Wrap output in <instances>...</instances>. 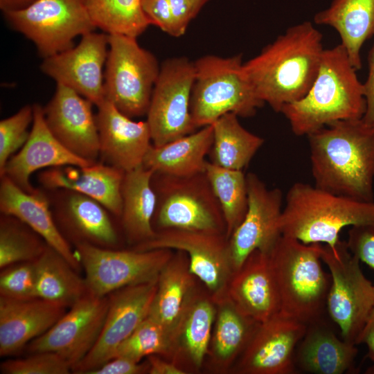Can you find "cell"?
<instances>
[{"label":"cell","instance_id":"40","mask_svg":"<svg viewBox=\"0 0 374 374\" xmlns=\"http://www.w3.org/2000/svg\"><path fill=\"white\" fill-rule=\"evenodd\" d=\"M33 105H25L0 121V172L14 153L27 141L29 125L33 121Z\"/></svg>","mask_w":374,"mask_h":374},{"label":"cell","instance_id":"46","mask_svg":"<svg viewBox=\"0 0 374 374\" xmlns=\"http://www.w3.org/2000/svg\"><path fill=\"white\" fill-rule=\"evenodd\" d=\"M175 31V37L182 36L196 17L192 0H168Z\"/></svg>","mask_w":374,"mask_h":374},{"label":"cell","instance_id":"39","mask_svg":"<svg viewBox=\"0 0 374 374\" xmlns=\"http://www.w3.org/2000/svg\"><path fill=\"white\" fill-rule=\"evenodd\" d=\"M152 355L172 361L175 355V339L166 328L148 316L121 344L114 357H125L141 362L143 357Z\"/></svg>","mask_w":374,"mask_h":374},{"label":"cell","instance_id":"16","mask_svg":"<svg viewBox=\"0 0 374 374\" xmlns=\"http://www.w3.org/2000/svg\"><path fill=\"white\" fill-rule=\"evenodd\" d=\"M157 282L130 285L107 296L104 324L93 348L72 371L87 374L112 359L118 347L148 317L157 290Z\"/></svg>","mask_w":374,"mask_h":374},{"label":"cell","instance_id":"37","mask_svg":"<svg viewBox=\"0 0 374 374\" xmlns=\"http://www.w3.org/2000/svg\"><path fill=\"white\" fill-rule=\"evenodd\" d=\"M96 28L107 35L119 34L137 38L150 25L141 0H84Z\"/></svg>","mask_w":374,"mask_h":374},{"label":"cell","instance_id":"50","mask_svg":"<svg viewBox=\"0 0 374 374\" xmlns=\"http://www.w3.org/2000/svg\"><path fill=\"white\" fill-rule=\"evenodd\" d=\"M36 0H0V9L3 13L20 10L29 6Z\"/></svg>","mask_w":374,"mask_h":374},{"label":"cell","instance_id":"25","mask_svg":"<svg viewBox=\"0 0 374 374\" xmlns=\"http://www.w3.org/2000/svg\"><path fill=\"white\" fill-rule=\"evenodd\" d=\"M66 306L41 298L17 300L0 296V355H14L46 332Z\"/></svg>","mask_w":374,"mask_h":374},{"label":"cell","instance_id":"14","mask_svg":"<svg viewBox=\"0 0 374 374\" xmlns=\"http://www.w3.org/2000/svg\"><path fill=\"white\" fill-rule=\"evenodd\" d=\"M107 308V296H96L87 292L25 349L30 353H55L64 358L72 368L94 346L102 330Z\"/></svg>","mask_w":374,"mask_h":374},{"label":"cell","instance_id":"15","mask_svg":"<svg viewBox=\"0 0 374 374\" xmlns=\"http://www.w3.org/2000/svg\"><path fill=\"white\" fill-rule=\"evenodd\" d=\"M248 207L245 216L229 238L235 271L255 250L269 253L282 235L280 220L283 196L269 188L254 173L246 175Z\"/></svg>","mask_w":374,"mask_h":374},{"label":"cell","instance_id":"6","mask_svg":"<svg viewBox=\"0 0 374 374\" xmlns=\"http://www.w3.org/2000/svg\"><path fill=\"white\" fill-rule=\"evenodd\" d=\"M194 64L190 114L197 129L212 125L228 113L253 116L265 104L244 75L241 54L229 57L205 55Z\"/></svg>","mask_w":374,"mask_h":374},{"label":"cell","instance_id":"23","mask_svg":"<svg viewBox=\"0 0 374 374\" xmlns=\"http://www.w3.org/2000/svg\"><path fill=\"white\" fill-rule=\"evenodd\" d=\"M226 294L258 323L280 313V297L269 253L253 251L233 273Z\"/></svg>","mask_w":374,"mask_h":374},{"label":"cell","instance_id":"29","mask_svg":"<svg viewBox=\"0 0 374 374\" xmlns=\"http://www.w3.org/2000/svg\"><path fill=\"white\" fill-rule=\"evenodd\" d=\"M215 301L216 314L206 361L211 371L229 373L260 323L242 312L226 294Z\"/></svg>","mask_w":374,"mask_h":374},{"label":"cell","instance_id":"38","mask_svg":"<svg viewBox=\"0 0 374 374\" xmlns=\"http://www.w3.org/2000/svg\"><path fill=\"white\" fill-rule=\"evenodd\" d=\"M48 244L18 218L2 214L0 217V268L37 259Z\"/></svg>","mask_w":374,"mask_h":374},{"label":"cell","instance_id":"34","mask_svg":"<svg viewBox=\"0 0 374 374\" xmlns=\"http://www.w3.org/2000/svg\"><path fill=\"white\" fill-rule=\"evenodd\" d=\"M35 264L38 298L71 307L88 292L84 278L51 247L47 246Z\"/></svg>","mask_w":374,"mask_h":374},{"label":"cell","instance_id":"19","mask_svg":"<svg viewBox=\"0 0 374 374\" xmlns=\"http://www.w3.org/2000/svg\"><path fill=\"white\" fill-rule=\"evenodd\" d=\"M92 105L74 90L57 84L53 98L43 109L53 135L75 155L95 163L99 157L100 143Z\"/></svg>","mask_w":374,"mask_h":374},{"label":"cell","instance_id":"43","mask_svg":"<svg viewBox=\"0 0 374 374\" xmlns=\"http://www.w3.org/2000/svg\"><path fill=\"white\" fill-rule=\"evenodd\" d=\"M346 243L354 256L374 269V222L351 226Z\"/></svg>","mask_w":374,"mask_h":374},{"label":"cell","instance_id":"36","mask_svg":"<svg viewBox=\"0 0 374 374\" xmlns=\"http://www.w3.org/2000/svg\"><path fill=\"white\" fill-rule=\"evenodd\" d=\"M204 173L220 205L229 239L247 211V177L242 170L224 168L208 161Z\"/></svg>","mask_w":374,"mask_h":374},{"label":"cell","instance_id":"20","mask_svg":"<svg viewBox=\"0 0 374 374\" xmlns=\"http://www.w3.org/2000/svg\"><path fill=\"white\" fill-rule=\"evenodd\" d=\"M48 195L55 222L74 244L87 243L116 249L118 235L111 213L96 199L82 193L65 190H51Z\"/></svg>","mask_w":374,"mask_h":374},{"label":"cell","instance_id":"10","mask_svg":"<svg viewBox=\"0 0 374 374\" xmlns=\"http://www.w3.org/2000/svg\"><path fill=\"white\" fill-rule=\"evenodd\" d=\"M75 245L87 291L100 297L125 287L157 280L174 253L169 249L118 250L87 243Z\"/></svg>","mask_w":374,"mask_h":374},{"label":"cell","instance_id":"3","mask_svg":"<svg viewBox=\"0 0 374 374\" xmlns=\"http://www.w3.org/2000/svg\"><path fill=\"white\" fill-rule=\"evenodd\" d=\"M344 47L323 51L316 78L300 100L285 105L280 113L296 136H308L334 122L362 118L366 111L363 83Z\"/></svg>","mask_w":374,"mask_h":374},{"label":"cell","instance_id":"2","mask_svg":"<svg viewBox=\"0 0 374 374\" xmlns=\"http://www.w3.org/2000/svg\"><path fill=\"white\" fill-rule=\"evenodd\" d=\"M307 136L315 186L374 202V126L362 118L341 120Z\"/></svg>","mask_w":374,"mask_h":374},{"label":"cell","instance_id":"11","mask_svg":"<svg viewBox=\"0 0 374 374\" xmlns=\"http://www.w3.org/2000/svg\"><path fill=\"white\" fill-rule=\"evenodd\" d=\"M3 14L12 28L31 40L44 58L73 47L75 37L96 28L84 0H36Z\"/></svg>","mask_w":374,"mask_h":374},{"label":"cell","instance_id":"26","mask_svg":"<svg viewBox=\"0 0 374 374\" xmlns=\"http://www.w3.org/2000/svg\"><path fill=\"white\" fill-rule=\"evenodd\" d=\"M0 177L1 213L24 222L77 269L80 260L55 222L47 194L39 190L27 193L8 177Z\"/></svg>","mask_w":374,"mask_h":374},{"label":"cell","instance_id":"32","mask_svg":"<svg viewBox=\"0 0 374 374\" xmlns=\"http://www.w3.org/2000/svg\"><path fill=\"white\" fill-rule=\"evenodd\" d=\"M154 172L141 165L125 173L121 186L120 217L125 238L134 246L152 239L156 194L152 185Z\"/></svg>","mask_w":374,"mask_h":374},{"label":"cell","instance_id":"33","mask_svg":"<svg viewBox=\"0 0 374 374\" xmlns=\"http://www.w3.org/2000/svg\"><path fill=\"white\" fill-rule=\"evenodd\" d=\"M213 141L212 125L159 146L149 148L143 165L154 172L186 177L204 172Z\"/></svg>","mask_w":374,"mask_h":374},{"label":"cell","instance_id":"31","mask_svg":"<svg viewBox=\"0 0 374 374\" xmlns=\"http://www.w3.org/2000/svg\"><path fill=\"white\" fill-rule=\"evenodd\" d=\"M313 21L338 33L352 65L361 69V49L374 36V0H332L328 8L314 15Z\"/></svg>","mask_w":374,"mask_h":374},{"label":"cell","instance_id":"42","mask_svg":"<svg viewBox=\"0 0 374 374\" xmlns=\"http://www.w3.org/2000/svg\"><path fill=\"white\" fill-rule=\"evenodd\" d=\"M27 357L8 359L1 363L2 374H68L71 366L52 352L30 353Z\"/></svg>","mask_w":374,"mask_h":374},{"label":"cell","instance_id":"17","mask_svg":"<svg viewBox=\"0 0 374 374\" xmlns=\"http://www.w3.org/2000/svg\"><path fill=\"white\" fill-rule=\"evenodd\" d=\"M306 328V324L280 313L260 323L229 373H295V351Z\"/></svg>","mask_w":374,"mask_h":374},{"label":"cell","instance_id":"5","mask_svg":"<svg viewBox=\"0 0 374 374\" xmlns=\"http://www.w3.org/2000/svg\"><path fill=\"white\" fill-rule=\"evenodd\" d=\"M321 244L282 235L269 253L280 313L307 326L323 318L331 284L322 266Z\"/></svg>","mask_w":374,"mask_h":374},{"label":"cell","instance_id":"48","mask_svg":"<svg viewBox=\"0 0 374 374\" xmlns=\"http://www.w3.org/2000/svg\"><path fill=\"white\" fill-rule=\"evenodd\" d=\"M148 357V373L149 374H186L187 372L170 360H165L161 356L152 355Z\"/></svg>","mask_w":374,"mask_h":374},{"label":"cell","instance_id":"24","mask_svg":"<svg viewBox=\"0 0 374 374\" xmlns=\"http://www.w3.org/2000/svg\"><path fill=\"white\" fill-rule=\"evenodd\" d=\"M125 172L97 161L89 166H62L47 168L37 175L38 182L48 190L65 189L82 193L103 204L120 217L121 186Z\"/></svg>","mask_w":374,"mask_h":374},{"label":"cell","instance_id":"44","mask_svg":"<svg viewBox=\"0 0 374 374\" xmlns=\"http://www.w3.org/2000/svg\"><path fill=\"white\" fill-rule=\"evenodd\" d=\"M143 11L150 25L175 37V26L168 0H141Z\"/></svg>","mask_w":374,"mask_h":374},{"label":"cell","instance_id":"9","mask_svg":"<svg viewBox=\"0 0 374 374\" xmlns=\"http://www.w3.org/2000/svg\"><path fill=\"white\" fill-rule=\"evenodd\" d=\"M321 257L331 276L326 310L341 338L357 345L374 307V285L363 274L360 260L346 241L339 240L335 247L321 244Z\"/></svg>","mask_w":374,"mask_h":374},{"label":"cell","instance_id":"52","mask_svg":"<svg viewBox=\"0 0 374 374\" xmlns=\"http://www.w3.org/2000/svg\"><path fill=\"white\" fill-rule=\"evenodd\" d=\"M367 371L368 373H374V366L369 368Z\"/></svg>","mask_w":374,"mask_h":374},{"label":"cell","instance_id":"4","mask_svg":"<svg viewBox=\"0 0 374 374\" xmlns=\"http://www.w3.org/2000/svg\"><path fill=\"white\" fill-rule=\"evenodd\" d=\"M372 222L374 202H361L296 182L286 194L280 226L282 235L304 244L335 247L344 228Z\"/></svg>","mask_w":374,"mask_h":374},{"label":"cell","instance_id":"45","mask_svg":"<svg viewBox=\"0 0 374 374\" xmlns=\"http://www.w3.org/2000/svg\"><path fill=\"white\" fill-rule=\"evenodd\" d=\"M147 362L141 363L125 357H115L87 374H142L148 373Z\"/></svg>","mask_w":374,"mask_h":374},{"label":"cell","instance_id":"35","mask_svg":"<svg viewBox=\"0 0 374 374\" xmlns=\"http://www.w3.org/2000/svg\"><path fill=\"white\" fill-rule=\"evenodd\" d=\"M238 118L228 113L212 124L213 141L210 153L212 163L242 170L263 145L264 139L246 130Z\"/></svg>","mask_w":374,"mask_h":374},{"label":"cell","instance_id":"21","mask_svg":"<svg viewBox=\"0 0 374 374\" xmlns=\"http://www.w3.org/2000/svg\"><path fill=\"white\" fill-rule=\"evenodd\" d=\"M96 115L101 162L125 172L143 165L152 144L147 121H134L105 100Z\"/></svg>","mask_w":374,"mask_h":374},{"label":"cell","instance_id":"27","mask_svg":"<svg viewBox=\"0 0 374 374\" xmlns=\"http://www.w3.org/2000/svg\"><path fill=\"white\" fill-rule=\"evenodd\" d=\"M190 271L186 252L177 250L161 269L148 317L173 336L194 297L201 288Z\"/></svg>","mask_w":374,"mask_h":374},{"label":"cell","instance_id":"1","mask_svg":"<svg viewBox=\"0 0 374 374\" xmlns=\"http://www.w3.org/2000/svg\"><path fill=\"white\" fill-rule=\"evenodd\" d=\"M323 35L311 21L289 27L242 64L256 96L276 112L302 98L317 75Z\"/></svg>","mask_w":374,"mask_h":374},{"label":"cell","instance_id":"8","mask_svg":"<svg viewBox=\"0 0 374 374\" xmlns=\"http://www.w3.org/2000/svg\"><path fill=\"white\" fill-rule=\"evenodd\" d=\"M104 73L105 100L132 118L147 114L160 72L155 56L139 46L136 38L108 35Z\"/></svg>","mask_w":374,"mask_h":374},{"label":"cell","instance_id":"47","mask_svg":"<svg viewBox=\"0 0 374 374\" xmlns=\"http://www.w3.org/2000/svg\"><path fill=\"white\" fill-rule=\"evenodd\" d=\"M368 73L363 83L366 111L362 118L367 124L374 126V42L368 55Z\"/></svg>","mask_w":374,"mask_h":374},{"label":"cell","instance_id":"30","mask_svg":"<svg viewBox=\"0 0 374 374\" xmlns=\"http://www.w3.org/2000/svg\"><path fill=\"white\" fill-rule=\"evenodd\" d=\"M215 314V301L203 286L188 308L175 337L172 361L187 373L198 371L204 365Z\"/></svg>","mask_w":374,"mask_h":374},{"label":"cell","instance_id":"12","mask_svg":"<svg viewBox=\"0 0 374 374\" xmlns=\"http://www.w3.org/2000/svg\"><path fill=\"white\" fill-rule=\"evenodd\" d=\"M195 78L194 62L187 57L170 58L161 65L146 114L154 145L196 131L190 114Z\"/></svg>","mask_w":374,"mask_h":374},{"label":"cell","instance_id":"18","mask_svg":"<svg viewBox=\"0 0 374 374\" xmlns=\"http://www.w3.org/2000/svg\"><path fill=\"white\" fill-rule=\"evenodd\" d=\"M109 47L108 35L91 32L79 44L44 58L42 71L98 106L105 100L103 67Z\"/></svg>","mask_w":374,"mask_h":374},{"label":"cell","instance_id":"22","mask_svg":"<svg viewBox=\"0 0 374 374\" xmlns=\"http://www.w3.org/2000/svg\"><path fill=\"white\" fill-rule=\"evenodd\" d=\"M33 109V125L27 141L17 154L10 158L0 172V177H8L20 188L30 193L39 190L30 181L33 173L39 170L94 163L73 154L53 135L46 124L41 105L34 104Z\"/></svg>","mask_w":374,"mask_h":374},{"label":"cell","instance_id":"7","mask_svg":"<svg viewBox=\"0 0 374 374\" xmlns=\"http://www.w3.org/2000/svg\"><path fill=\"white\" fill-rule=\"evenodd\" d=\"M152 185L156 232L181 229L226 235L220 205L204 172L186 177L154 172Z\"/></svg>","mask_w":374,"mask_h":374},{"label":"cell","instance_id":"13","mask_svg":"<svg viewBox=\"0 0 374 374\" xmlns=\"http://www.w3.org/2000/svg\"><path fill=\"white\" fill-rule=\"evenodd\" d=\"M158 249L186 253L190 272L216 300L226 294L235 272L225 234L181 229L157 231L149 241L133 247L138 251Z\"/></svg>","mask_w":374,"mask_h":374},{"label":"cell","instance_id":"28","mask_svg":"<svg viewBox=\"0 0 374 374\" xmlns=\"http://www.w3.org/2000/svg\"><path fill=\"white\" fill-rule=\"evenodd\" d=\"M356 345L339 339L323 318L307 326L295 351L296 370L314 374H342L352 369Z\"/></svg>","mask_w":374,"mask_h":374},{"label":"cell","instance_id":"49","mask_svg":"<svg viewBox=\"0 0 374 374\" xmlns=\"http://www.w3.org/2000/svg\"><path fill=\"white\" fill-rule=\"evenodd\" d=\"M360 344L366 346L368 356L374 362V307L357 339V344Z\"/></svg>","mask_w":374,"mask_h":374},{"label":"cell","instance_id":"41","mask_svg":"<svg viewBox=\"0 0 374 374\" xmlns=\"http://www.w3.org/2000/svg\"><path fill=\"white\" fill-rule=\"evenodd\" d=\"M0 296L17 300L38 298L35 260L19 262L1 269Z\"/></svg>","mask_w":374,"mask_h":374},{"label":"cell","instance_id":"51","mask_svg":"<svg viewBox=\"0 0 374 374\" xmlns=\"http://www.w3.org/2000/svg\"><path fill=\"white\" fill-rule=\"evenodd\" d=\"M210 0H192L195 12L198 14L202 8Z\"/></svg>","mask_w":374,"mask_h":374}]
</instances>
